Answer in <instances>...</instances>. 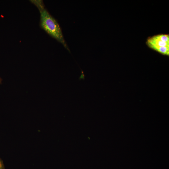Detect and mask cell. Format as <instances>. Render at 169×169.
Returning <instances> with one entry per match:
<instances>
[{"label":"cell","mask_w":169,"mask_h":169,"mask_svg":"<svg viewBox=\"0 0 169 169\" xmlns=\"http://www.w3.org/2000/svg\"><path fill=\"white\" fill-rule=\"evenodd\" d=\"M146 44L151 49L164 55L169 56V34H159L149 37Z\"/></svg>","instance_id":"obj_2"},{"label":"cell","mask_w":169,"mask_h":169,"mask_svg":"<svg viewBox=\"0 0 169 169\" xmlns=\"http://www.w3.org/2000/svg\"><path fill=\"white\" fill-rule=\"evenodd\" d=\"M39 6L41 14L40 24L42 28L49 34L61 43L70 51L58 22L42 5H39Z\"/></svg>","instance_id":"obj_1"},{"label":"cell","mask_w":169,"mask_h":169,"mask_svg":"<svg viewBox=\"0 0 169 169\" xmlns=\"http://www.w3.org/2000/svg\"><path fill=\"white\" fill-rule=\"evenodd\" d=\"M81 74L79 77V80H81V79H83V80L85 79V75L84 74V72L83 70L81 69Z\"/></svg>","instance_id":"obj_3"},{"label":"cell","mask_w":169,"mask_h":169,"mask_svg":"<svg viewBox=\"0 0 169 169\" xmlns=\"http://www.w3.org/2000/svg\"><path fill=\"white\" fill-rule=\"evenodd\" d=\"M2 79L0 77V84H2Z\"/></svg>","instance_id":"obj_5"},{"label":"cell","mask_w":169,"mask_h":169,"mask_svg":"<svg viewBox=\"0 0 169 169\" xmlns=\"http://www.w3.org/2000/svg\"><path fill=\"white\" fill-rule=\"evenodd\" d=\"M0 169H4V166L2 161L0 159Z\"/></svg>","instance_id":"obj_4"}]
</instances>
